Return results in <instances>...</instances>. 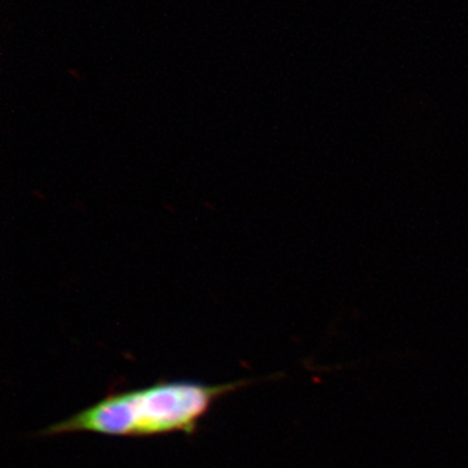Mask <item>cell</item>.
I'll return each instance as SVG.
<instances>
[{"instance_id": "6da1fadb", "label": "cell", "mask_w": 468, "mask_h": 468, "mask_svg": "<svg viewBox=\"0 0 468 468\" xmlns=\"http://www.w3.org/2000/svg\"><path fill=\"white\" fill-rule=\"evenodd\" d=\"M246 384L248 380L226 384L159 381L140 389L109 394L72 417L46 428L39 435L97 433L129 439L177 432L193 435L218 399Z\"/></svg>"}]
</instances>
